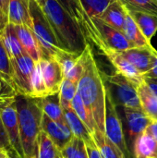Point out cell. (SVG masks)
<instances>
[{"label": "cell", "instance_id": "cell-31", "mask_svg": "<svg viewBox=\"0 0 157 158\" xmlns=\"http://www.w3.org/2000/svg\"><path fill=\"white\" fill-rule=\"evenodd\" d=\"M31 87H32V97L43 98L49 95L46 85L44 83V80L43 77V73L39 62L36 63L33 70L32 79H31Z\"/></svg>", "mask_w": 157, "mask_h": 158}, {"label": "cell", "instance_id": "cell-13", "mask_svg": "<svg viewBox=\"0 0 157 158\" xmlns=\"http://www.w3.org/2000/svg\"><path fill=\"white\" fill-rule=\"evenodd\" d=\"M104 55L108 58V60L115 67L117 72L126 77L135 86H137V88L143 83V81H144L143 74L119 52L109 51L105 53Z\"/></svg>", "mask_w": 157, "mask_h": 158}, {"label": "cell", "instance_id": "cell-39", "mask_svg": "<svg viewBox=\"0 0 157 158\" xmlns=\"http://www.w3.org/2000/svg\"><path fill=\"white\" fill-rule=\"evenodd\" d=\"M143 78L146 79H153V80H157V60L155 62V64L154 65V67L145 74L143 75Z\"/></svg>", "mask_w": 157, "mask_h": 158}, {"label": "cell", "instance_id": "cell-8", "mask_svg": "<svg viewBox=\"0 0 157 158\" xmlns=\"http://www.w3.org/2000/svg\"><path fill=\"white\" fill-rule=\"evenodd\" d=\"M105 81L112 84L116 87L118 98L124 107H133L142 108L141 102L138 95L137 86H135L130 81L118 72L111 75H106L103 73Z\"/></svg>", "mask_w": 157, "mask_h": 158}, {"label": "cell", "instance_id": "cell-41", "mask_svg": "<svg viewBox=\"0 0 157 158\" xmlns=\"http://www.w3.org/2000/svg\"><path fill=\"white\" fill-rule=\"evenodd\" d=\"M0 8L4 11V13L7 16L8 11V0H0ZM8 18V16H7Z\"/></svg>", "mask_w": 157, "mask_h": 158}, {"label": "cell", "instance_id": "cell-32", "mask_svg": "<svg viewBox=\"0 0 157 158\" xmlns=\"http://www.w3.org/2000/svg\"><path fill=\"white\" fill-rule=\"evenodd\" d=\"M0 72L15 87L13 79H12V69H11L10 57H9V56L7 54V51L6 49V46L4 44V42H3V38H2V34L1 33H0Z\"/></svg>", "mask_w": 157, "mask_h": 158}, {"label": "cell", "instance_id": "cell-33", "mask_svg": "<svg viewBox=\"0 0 157 158\" xmlns=\"http://www.w3.org/2000/svg\"><path fill=\"white\" fill-rule=\"evenodd\" d=\"M0 150L3 151L7 156L11 158H20L12 147L6 129L0 118Z\"/></svg>", "mask_w": 157, "mask_h": 158}, {"label": "cell", "instance_id": "cell-28", "mask_svg": "<svg viewBox=\"0 0 157 158\" xmlns=\"http://www.w3.org/2000/svg\"><path fill=\"white\" fill-rule=\"evenodd\" d=\"M113 0H80L88 19H100Z\"/></svg>", "mask_w": 157, "mask_h": 158}, {"label": "cell", "instance_id": "cell-21", "mask_svg": "<svg viewBox=\"0 0 157 158\" xmlns=\"http://www.w3.org/2000/svg\"><path fill=\"white\" fill-rule=\"evenodd\" d=\"M2 38H3L4 44L6 46V49L7 51V54H8L10 59L19 57V56L26 54V52L23 49V47L20 44V41L18 37L14 24L9 23V22L7 23V25L6 26V28L2 33Z\"/></svg>", "mask_w": 157, "mask_h": 158}, {"label": "cell", "instance_id": "cell-20", "mask_svg": "<svg viewBox=\"0 0 157 158\" xmlns=\"http://www.w3.org/2000/svg\"><path fill=\"white\" fill-rule=\"evenodd\" d=\"M135 158H157V143L154 138L143 131L133 143Z\"/></svg>", "mask_w": 157, "mask_h": 158}, {"label": "cell", "instance_id": "cell-4", "mask_svg": "<svg viewBox=\"0 0 157 158\" xmlns=\"http://www.w3.org/2000/svg\"><path fill=\"white\" fill-rule=\"evenodd\" d=\"M29 10L31 19V30L43 51V58L56 57L65 50L60 46L41 5L37 0H29Z\"/></svg>", "mask_w": 157, "mask_h": 158}, {"label": "cell", "instance_id": "cell-35", "mask_svg": "<svg viewBox=\"0 0 157 158\" xmlns=\"http://www.w3.org/2000/svg\"><path fill=\"white\" fill-rule=\"evenodd\" d=\"M83 71H84V60H83V56L81 53L79 60L74 65V67L70 69V71L65 76V78L73 82L78 83L83 74Z\"/></svg>", "mask_w": 157, "mask_h": 158}, {"label": "cell", "instance_id": "cell-45", "mask_svg": "<svg viewBox=\"0 0 157 158\" xmlns=\"http://www.w3.org/2000/svg\"><path fill=\"white\" fill-rule=\"evenodd\" d=\"M58 158H63V156H61V153H60V156H59V157H58Z\"/></svg>", "mask_w": 157, "mask_h": 158}, {"label": "cell", "instance_id": "cell-7", "mask_svg": "<svg viewBox=\"0 0 157 158\" xmlns=\"http://www.w3.org/2000/svg\"><path fill=\"white\" fill-rule=\"evenodd\" d=\"M105 135L123 152L128 157L129 151L125 141L122 122L118 116L117 106L112 97V93L106 88V107H105Z\"/></svg>", "mask_w": 157, "mask_h": 158}, {"label": "cell", "instance_id": "cell-12", "mask_svg": "<svg viewBox=\"0 0 157 158\" xmlns=\"http://www.w3.org/2000/svg\"><path fill=\"white\" fill-rule=\"evenodd\" d=\"M42 130L50 137L59 151H61L74 137L67 124L54 121L45 114L43 115Z\"/></svg>", "mask_w": 157, "mask_h": 158}, {"label": "cell", "instance_id": "cell-34", "mask_svg": "<svg viewBox=\"0 0 157 158\" xmlns=\"http://www.w3.org/2000/svg\"><path fill=\"white\" fill-rule=\"evenodd\" d=\"M18 94L19 93L16 88L0 72V98L14 99Z\"/></svg>", "mask_w": 157, "mask_h": 158}, {"label": "cell", "instance_id": "cell-30", "mask_svg": "<svg viewBox=\"0 0 157 158\" xmlns=\"http://www.w3.org/2000/svg\"><path fill=\"white\" fill-rule=\"evenodd\" d=\"M129 11H139L157 16V2L155 0H119Z\"/></svg>", "mask_w": 157, "mask_h": 158}, {"label": "cell", "instance_id": "cell-42", "mask_svg": "<svg viewBox=\"0 0 157 158\" xmlns=\"http://www.w3.org/2000/svg\"><path fill=\"white\" fill-rule=\"evenodd\" d=\"M13 100H14V99H2V98H0V110H1L4 106H7L9 103H11Z\"/></svg>", "mask_w": 157, "mask_h": 158}, {"label": "cell", "instance_id": "cell-37", "mask_svg": "<svg viewBox=\"0 0 157 158\" xmlns=\"http://www.w3.org/2000/svg\"><path fill=\"white\" fill-rule=\"evenodd\" d=\"M145 131L154 138V140L157 143V120L152 121L151 124L145 130Z\"/></svg>", "mask_w": 157, "mask_h": 158}, {"label": "cell", "instance_id": "cell-10", "mask_svg": "<svg viewBox=\"0 0 157 158\" xmlns=\"http://www.w3.org/2000/svg\"><path fill=\"white\" fill-rule=\"evenodd\" d=\"M119 53L143 75L154 67L157 60V51L153 45L134 47Z\"/></svg>", "mask_w": 157, "mask_h": 158}, {"label": "cell", "instance_id": "cell-23", "mask_svg": "<svg viewBox=\"0 0 157 158\" xmlns=\"http://www.w3.org/2000/svg\"><path fill=\"white\" fill-rule=\"evenodd\" d=\"M64 115H65L67 125L70 129L73 136L83 140L84 143H88L93 140L92 135L88 131L87 127L81 120V118L78 117L76 112L71 107L64 110Z\"/></svg>", "mask_w": 157, "mask_h": 158}, {"label": "cell", "instance_id": "cell-25", "mask_svg": "<svg viewBox=\"0 0 157 158\" xmlns=\"http://www.w3.org/2000/svg\"><path fill=\"white\" fill-rule=\"evenodd\" d=\"M71 108L76 112L78 117L81 118V120L85 124V126L87 127V129L90 131L92 136L95 135L99 131L92 113L86 107L85 104L83 103L81 97L80 96V94L78 93L71 102Z\"/></svg>", "mask_w": 157, "mask_h": 158}, {"label": "cell", "instance_id": "cell-9", "mask_svg": "<svg viewBox=\"0 0 157 158\" xmlns=\"http://www.w3.org/2000/svg\"><path fill=\"white\" fill-rule=\"evenodd\" d=\"M0 118L6 129L12 147L19 157L25 158L20 139L18 113L14 100L0 110Z\"/></svg>", "mask_w": 157, "mask_h": 158}, {"label": "cell", "instance_id": "cell-19", "mask_svg": "<svg viewBox=\"0 0 157 158\" xmlns=\"http://www.w3.org/2000/svg\"><path fill=\"white\" fill-rule=\"evenodd\" d=\"M138 95L143 112L152 121L157 120V96L150 89L145 81L138 87Z\"/></svg>", "mask_w": 157, "mask_h": 158}, {"label": "cell", "instance_id": "cell-38", "mask_svg": "<svg viewBox=\"0 0 157 158\" xmlns=\"http://www.w3.org/2000/svg\"><path fill=\"white\" fill-rule=\"evenodd\" d=\"M8 23V18L7 16L4 13V11L0 8V33L2 34L6 26Z\"/></svg>", "mask_w": 157, "mask_h": 158}, {"label": "cell", "instance_id": "cell-2", "mask_svg": "<svg viewBox=\"0 0 157 158\" xmlns=\"http://www.w3.org/2000/svg\"><path fill=\"white\" fill-rule=\"evenodd\" d=\"M41 6L62 49L81 55L88 41L76 19L56 0H43Z\"/></svg>", "mask_w": 157, "mask_h": 158}, {"label": "cell", "instance_id": "cell-6", "mask_svg": "<svg viewBox=\"0 0 157 158\" xmlns=\"http://www.w3.org/2000/svg\"><path fill=\"white\" fill-rule=\"evenodd\" d=\"M12 79L19 94L32 97L31 79L36 62L28 55L10 59Z\"/></svg>", "mask_w": 157, "mask_h": 158}, {"label": "cell", "instance_id": "cell-48", "mask_svg": "<svg viewBox=\"0 0 157 158\" xmlns=\"http://www.w3.org/2000/svg\"><path fill=\"white\" fill-rule=\"evenodd\" d=\"M155 81H157V80H155Z\"/></svg>", "mask_w": 157, "mask_h": 158}, {"label": "cell", "instance_id": "cell-44", "mask_svg": "<svg viewBox=\"0 0 157 158\" xmlns=\"http://www.w3.org/2000/svg\"><path fill=\"white\" fill-rule=\"evenodd\" d=\"M37 1H38V3H39L40 5H41V4L43 3V0H37Z\"/></svg>", "mask_w": 157, "mask_h": 158}, {"label": "cell", "instance_id": "cell-16", "mask_svg": "<svg viewBox=\"0 0 157 158\" xmlns=\"http://www.w3.org/2000/svg\"><path fill=\"white\" fill-rule=\"evenodd\" d=\"M56 1L80 24V26H81V30L83 31V33L88 41L93 33V20L87 18L80 0H56Z\"/></svg>", "mask_w": 157, "mask_h": 158}, {"label": "cell", "instance_id": "cell-3", "mask_svg": "<svg viewBox=\"0 0 157 158\" xmlns=\"http://www.w3.org/2000/svg\"><path fill=\"white\" fill-rule=\"evenodd\" d=\"M25 158H36L37 139L42 131L43 109L41 98L18 94L14 98Z\"/></svg>", "mask_w": 157, "mask_h": 158}, {"label": "cell", "instance_id": "cell-40", "mask_svg": "<svg viewBox=\"0 0 157 158\" xmlns=\"http://www.w3.org/2000/svg\"><path fill=\"white\" fill-rule=\"evenodd\" d=\"M144 81H146V83L148 84V86L150 87V89L153 91V93L157 96V81L153 80V79H146L144 78Z\"/></svg>", "mask_w": 157, "mask_h": 158}, {"label": "cell", "instance_id": "cell-36", "mask_svg": "<svg viewBox=\"0 0 157 158\" xmlns=\"http://www.w3.org/2000/svg\"><path fill=\"white\" fill-rule=\"evenodd\" d=\"M86 145V149H87V154H88V157L89 158H104V156L101 154L100 149L98 148V146L95 144V143L93 142V140L85 143Z\"/></svg>", "mask_w": 157, "mask_h": 158}, {"label": "cell", "instance_id": "cell-29", "mask_svg": "<svg viewBox=\"0 0 157 158\" xmlns=\"http://www.w3.org/2000/svg\"><path fill=\"white\" fill-rule=\"evenodd\" d=\"M78 93V83L68 79H64L59 91L60 105L63 110L71 107V102Z\"/></svg>", "mask_w": 157, "mask_h": 158}, {"label": "cell", "instance_id": "cell-24", "mask_svg": "<svg viewBox=\"0 0 157 158\" xmlns=\"http://www.w3.org/2000/svg\"><path fill=\"white\" fill-rule=\"evenodd\" d=\"M144 36L151 41L157 31V16L139 11H129Z\"/></svg>", "mask_w": 157, "mask_h": 158}, {"label": "cell", "instance_id": "cell-26", "mask_svg": "<svg viewBox=\"0 0 157 158\" xmlns=\"http://www.w3.org/2000/svg\"><path fill=\"white\" fill-rule=\"evenodd\" d=\"M92 138L100 149L104 158H127L123 152L105 134L98 131Z\"/></svg>", "mask_w": 157, "mask_h": 158}, {"label": "cell", "instance_id": "cell-27", "mask_svg": "<svg viewBox=\"0 0 157 158\" xmlns=\"http://www.w3.org/2000/svg\"><path fill=\"white\" fill-rule=\"evenodd\" d=\"M60 151L50 139V137L42 130L37 139L36 158H58Z\"/></svg>", "mask_w": 157, "mask_h": 158}, {"label": "cell", "instance_id": "cell-1", "mask_svg": "<svg viewBox=\"0 0 157 158\" xmlns=\"http://www.w3.org/2000/svg\"><path fill=\"white\" fill-rule=\"evenodd\" d=\"M84 71L78 82V94L92 113L99 131L105 134L106 86L90 43L82 52Z\"/></svg>", "mask_w": 157, "mask_h": 158}, {"label": "cell", "instance_id": "cell-22", "mask_svg": "<svg viewBox=\"0 0 157 158\" xmlns=\"http://www.w3.org/2000/svg\"><path fill=\"white\" fill-rule=\"evenodd\" d=\"M41 105L43 114L54 121L67 124L64 110L60 105L59 93L41 98Z\"/></svg>", "mask_w": 157, "mask_h": 158}, {"label": "cell", "instance_id": "cell-11", "mask_svg": "<svg viewBox=\"0 0 157 158\" xmlns=\"http://www.w3.org/2000/svg\"><path fill=\"white\" fill-rule=\"evenodd\" d=\"M39 64L49 95L58 94L65 79L60 63L55 57H48L42 58Z\"/></svg>", "mask_w": 157, "mask_h": 158}, {"label": "cell", "instance_id": "cell-46", "mask_svg": "<svg viewBox=\"0 0 157 158\" xmlns=\"http://www.w3.org/2000/svg\"><path fill=\"white\" fill-rule=\"evenodd\" d=\"M6 158H11V157H9V156H6Z\"/></svg>", "mask_w": 157, "mask_h": 158}, {"label": "cell", "instance_id": "cell-18", "mask_svg": "<svg viewBox=\"0 0 157 158\" xmlns=\"http://www.w3.org/2000/svg\"><path fill=\"white\" fill-rule=\"evenodd\" d=\"M122 32L124 33L125 37L130 42V44H131L133 48L152 45L151 41H149L144 36V34L143 33V31H141V29L139 28V26L137 25V23L135 22V20L133 19V18L130 16L129 12L127 13L126 19L124 21Z\"/></svg>", "mask_w": 157, "mask_h": 158}, {"label": "cell", "instance_id": "cell-14", "mask_svg": "<svg viewBox=\"0 0 157 158\" xmlns=\"http://www.w3.org/2000/svg\"><path fill=\"white\" fill-rule=\"evenodd\" d=\"M124 110L127 118L130 139L134 143L135 140L143 131H145L147 127L151 124L152 119L146 116L142 108L124 107Z\"/></svg>", "mask_w": 157, "mask_h": 158}, {"label": "cell", "instance_id": "cell-47", "mask_svg": "<svg viewBox=\"0 0 157 158\" xmlns=\"http://www.w3.org/2000/svg\"><path fill=\"white\" fill-rule=\"evenodd\" d=\"M155 2H157V0H155Z\"/></svg>", "mask_w": 157, "mask_h": 158}, {"label": "cell", "instance_id": "cell-43", "mask_svg": "<svg viewBox=\"0 0 157 158\" xmlns=\"http://www.w3.org/2000/svg\"><path fill=\"white\" fill-rule=\"evenodd\" d=\"M6 156H6L3 151H1V150H0V158H6Z\"/></svg>", "mask_w": 157, "mask_h": 158}, {"label": "cell", "instance_id": "cell-17", "mask_svg": "<svg viewBox=\"0 0 157 158\" xmlns=\"http://www.w3.org/2000/svg\"><path fill=\"white\" fill-rule=\"evenodd\" d=\"M127 13L128 11L126 7L119 0H113L103 13L100 19L115 29L122 31Z\"/></svg>", "mask_w": 157, "mask_h": 158}, {"label": "cell", "instance_id": "cell-5", "mask_svg": "<svg viewBox=\"0 0 157 158\" xmlns=\"http://www.w3.org/2000/svg\"><path fill=\"white\" fill-rule=\"evenodd\" d=\"M92 20L93 27L89 43L94 44L103 54L109 51L123 52L133 48L121 31L105 23L100 19Z\"/></svg>", "mask_w": 157, "mask_h": 158}, {"label": "cell", "instance_id": "cell-15", "mask_svg": "<svg viewBox=\"0 0 157 158\" xmlns=\"http://www.w3.org/2000/svg\"><path fill=\"white\" fill-rule=\"evenodd\" d=\"M15 28L26 54H28L36 63L39 62L43 58V51L32 30L27 25H15Z\"/></svg>", "mask_w": 157, "mask_h": 158}]
</instances>
